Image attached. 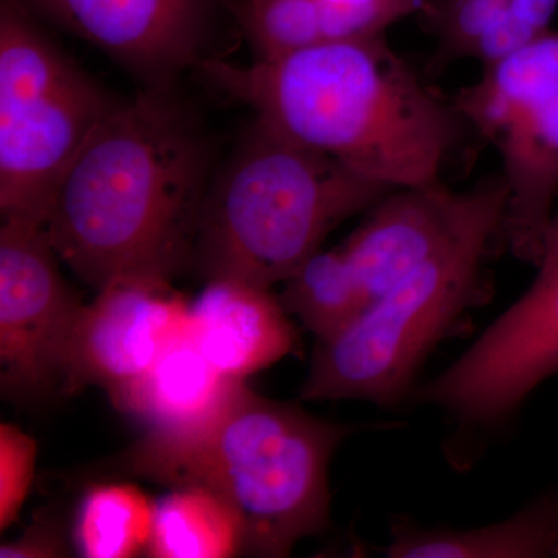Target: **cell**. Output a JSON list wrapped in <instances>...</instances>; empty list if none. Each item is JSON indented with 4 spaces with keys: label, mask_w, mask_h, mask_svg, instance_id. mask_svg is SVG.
I'll return each mask as SVG.
<instances>
[{
    "label": "cell",
    "mask_w": 558,
    "mask_h": 558,
    "mask_svg": "<svg viewBox=\"0 0 558 558\" xmlns=\"http://www.w3.org/2000/svg\"><path fill=\"white\" fill-rule=\"evenodd\" d=\"M453 106L497 150L506 190L501 233L538 267L558 207V28L486 62Z\"/></svg>",
    "instance_id": "52a82bcc"
},
{
    "label": "cell",
    "mask_w": 558,
    "mask_h": 558,
    "mask_svg": "<svg viewBox=\"0 0 558 558\" xmlns=\"http://www.w3.org/2000/svg\"><path fill=\"white\" fill-rule=\"evenodd\" d=\"M65 543L57 524L40 520L28 529L16 542L3 543L0 548L2 558H51L64 557Z\"/></svg>",
    "instance_id": "7402d4cb"
},
{
    "label": "cell",
    "mask_w": 558,
    "mask_h": 558,
    "mask_svg": "<svg viewBox=\"0 0 558 558\" xmlns=\"http://www.w3.org/2000/svg\"><path fill=\"white\" fill-rule=\"evenodd\" d=\"M483 185L468 191L442 182L389 191L340 245L369 303L432 259L464 229Z\"/></svg>",
    "instance_id": "7c38bea8"
},
{
    "label": "cell",
    "mask_w": 558,
    "mask_h": 558,
    "mask_svg": "<svg viewBox=\"0 0 558 558\" xmlns=\"http://www.w3.org/2000/svg\"><path fill=\"white\" fill-rule=\"evenodd\" d=\"M154 86L199 64L213 11L223 0H24Z\"/></svg>",
    "instance_id": "8fae6325"
},
{
    "label": "cell",
    "mask_w": 558,
    "mask_h": 558,
    "mask_svg": "<svg viewBox=\"0 0 558 558\" xmlns=\"http://www.w3.org/2000/svg\"><path fill=\"white\" fill-rule=\"evenodd\" d=\"M242 553V527L234 510L199 486L171 487L156 502L148 556L229 558Z\"/></svg>",
    "instance_id": "2e32d148"
},
{
    "label": "cell",
    "mask_w": 558,
    "mask_h": 558,
    "mask_svg": "<svg viewBox=\"0 0 558 558\" xmlns=\"http://www.w3.org/2000/svg\"><path fill=\"white\" fill-rule=\"evenodd\" d=\"M189 311L161 279H124L98 290L73 333L64 395L98 385L116 398L189 336Z\"/></svg>",
    "instance_id": "30bf717a"
},
{
    "label": "cell",
    "mask_w": 558,
    "mask_h": 558,
    "mask_svg": "<svg viewBox=\"0 0 558 558\" xmlns=\"http://www.w3.org/2000/svg\"><path fill=\"white\" fill-rule=\"evenodd\" d=\"M189 336L220 373L236 380L269 368L296 347L281 301L241 279H209L190 304Z\"/></svg>",
    "instance_id": "4fadbf2b"
},
{
    "label": "cell",
    "mask_w": 558,
    "mask_h": 558,
    "mask_svg": "<svg viewBox=\"0 0 558 558\" xmlns=\"http://www.w3.org/2000/svg\"><path fill=\"white\" fill-rule=\"evenodd\" d=\"M357 428L263 398L244 384L201 427L148 433L120 465L167 486L208 488L240 519L242 553L288 557L301 539L329 526L330 458Z\"/></svg>",
    "instance_id": "3957f363"
},
{
    "label": "cell",
    "mask_w": 558,
    "mask_h": 558,
    "mask_svg": "<svg viewBox=\"0 0 558 558\" xmlns=\"http://www.w3.org/2000/svg\"><path fill=\"white\" fill-rule=\"evenodd\" d=\"M0 3V213L44 226L69 165L117 102L43 32Z\"/></svg>",
    "instance_id": "8992f818"
},
{
    "label": "cell",
    "mask_w": 558,
    "mask_h": 558,
    "mask_svg": "<svg viewBox=\"0 0 558 558\" xmlns=\"http://www.w3.org/2000/svg\"><path fill=\"white\" fill-rule=\"evenodd\" d=\"M38 447L27 433L0 425V531L16 521L27 501L35 476Z\"/></svg>",
    "instance_id": "ffe728a7"
},
{
    "label": "cell",
    "mask_w": 558,
    "mask_h": 558,
    "mask_svg": "<svg viewBox=\"0 0 558 558\" xmlns=\"http://www.w3.org/2000/svg\"><path fill=\"white\" fill-rule=\"evenodd\" d=\"M154 517L156 502L134 484H100L81 498L73 543L81 557H135L148 553Z\"/></svg>",
    "instance_id": "ac0fdd59"
},
{
    "label": "cell",
    "mask_w": 558,
    "mask_h": 558,
    "mask_svg": "<svg viewBox=\"0 0 558 558\" xmlns=\"http://www.w3.org/2000/svg\"><path fill=\"white\" fill-rule=\"evenodd\" d=\"M197 65L259 123L388 190L440 182L462 124L385 36Z\"/></svg>",
    "instance_id": "7a4b0ae2"
},
{
    "label": "cell",
    "mask_w": 558,
    "mask_h": 558,
    "mask_svg": "<svg viewBox=\"0 0 558 558\" xmlns=\"http://www.w3.org/2000/svg\"><path fill=\"white\" fill-rule=\"evenodd\" d=\"M558 374V263L537 278L458 360L416 391L459 428L494 432Z\"/></svg>",
    "instance_id": "ba28073f"
},
{
    "label": "cell",
    "mask_w": 558,
    "mask_h": 558,
    "mask_svg": "<svg viewBox=\"0 0 558 558\" xmlns=\"http://www.w3.org/2000/svg\"><path fill=\"white\" fill-rule=\"evenodd\" d=\"M244 384L220 373L186 336L112 403L138 418L148 433L174 435L215 417Z\"/></svg>",
    "instance_id": "5bb4252c"
},
{
    "label": "cell",
    "mask_w": 558,
    "mask_h": 558,
    "mask_svg": "<svg viewBox=\"0 0 558 558\" xmlns=\"http://www.w3.org/2000/svg\"><path fill=\"white\" fill-rule=\"evenodd\" d=\"M282 284V307L317 340L336 336L369 304L368 293L340 245L319 248Z\"/></svg>",
    "instance_id": "e0dca14e"
},
{
    "label": "cell",
    "mask_w": 558,
    "mask_h": 558,
    "mask_svg": "<svg viewBox=\"0 0 558 558\" xmlns=\"http://www.w3.org/2000/svg\"><path fill=\"white\" fill-rule=\"evenodd\" d=\"M389 558L558 557V487L509 519L473 529L424 527L396 520L384 548Z\"/></svg>",
    "instance_id": "9a60e30c"
},
{
    "label": "cell",
    "mask_w": 558,
    "mask_h": 558,
    "mask_svg": "<svg viewBox=\"0 0 558 558\" xmlns=\"http://www.w3.org/2000/svg\"><path fill=\"white\" fill-rule=\"evenodd\" d=\"M389 191L255 120L209 182L190 260L207 281L271 289L317 253L330 231Z\"/></svg>",
    "instance_id": "277c9868"
},
{
    "label": "cell",
    "mask_w": 558,
    "mask_h": 558,
    "mask_svg": "<svg viewBox=\"0 0 558 558\" xmlns=\"http://www.w3.org/2000/svg\"><path fill=\"white\" fill-rule=\"evenodd\" d=\"M39 223L2 219L0 389L16 403L64 392L73 333L86 304L70 289Z\"/></svg>",
    "instance_id": "9c48e42d"
},
{
    "label": "cell",
    "mask_w": 558,
    "mask_h": 558,
    "mask_svg": "<svg viewBox=\"0 0 558 558\" xmlns=\"http://www.w3.org/2000/svg\"><path fill=\"white\" fill-rule=\"evenodd\" d=\"M505 215L501 179L483 183L475 211L446 247L371 301L347 328L317 340L301 399L395 407L405 398L429 352L478 301L484 256Z\"/></svg>",
    "instance_id": "5b68a950"
},
{
    "label": "cell",
    "mask_w": 558,
    "mask_h": 558,
    "mask_svg": "<svg viewBox=\"0 0 558 558\" xmlns=\"http://www.w3.org/2000/svg\"><path fill=\"white\" fill-rule=\"evenodd\" d=\"M211 150L193 117L150 90L117 102L53 191L44 229L81 281H170L189 263Z\"/></svg>",
    "instance_id": "6da1fadb"
},
{
    "label": "cell",
    "mask_w": 558,
    "mask_h": 558,
    "mask_svg": "<svg viewBox=\"0 0 558 558\" xmlns=\"http://www.w3.org/2000/svg\"><path fill=\"white\" fill-rule=\"evenodd\" d=\"M506 0H428L424 13L438 35L444 57L476 60L497 27Z\"/></svg>",
    "instance_id": "d6986e66"
},
{
    "label": "cell",
    "mask_w": 558,
    "mask_h": 558,
    "mask_svg": "<svg viewBox=\"0 0 558 558\" xmlns=\"http://www.w3.org/2000/svg\"><path fill=\"white\" fill-rule=\"evenodd\" d=\"M557 9L558 0H506L501 20L481 47L476 61L486 64L534 43L553 28Z\"/></svg>",
    "instance_id": "44dd1931"
},
{
    "label": "cell",
    "mask_w": 558,
    "mask_h": 558,
    "mask_svg": "<svg viewBox=\"0 0 558 558\" xmlns=\"http://www.w3.org/2000/svg\"><path fill=\"white\" fill-rule=\"evenodd\" d=\"M558 263V207L550 222L548 238H546L545 252L539 260L537 270L550 269Z\"/></svg>",
    "instance_id": "603a6c76"
}]
</instances>
